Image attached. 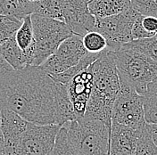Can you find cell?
Wrapping results in <instances>:
<instances>
[{"label": "cell", "mask_w": 157, "mask_h": 155, "mask_svg": "<svg viewBox=\"0 0 157 155\" xmlns=\"http://www.w3.org/2000/svg\"><path fill=\"white\" fill-rule=\"evenodd\" d=\"M0 99L28 122L56 124L55 81L40 66L13 69L0 76Z\"/></svg>", "instance_id": "6da1fadb"}, {"label": "cell", "mask_w": 157, "mask_h": 155, "mask_svg": "<svg viewBox=\"0 0 157 155\" xmlns=\"http://www.w3.org/2000/svg\"><path fill=\"white\" fill-rule=\"evenodd\" d=\"M63 126L78 155H110L111 125L99 119L82 118Z\"/></svg>", "instance_id": "7a4b0ae2"}, {"label": "cell", "mask_w": 157, "mask_h": 155, "mask_svg": "<svg viewBox=\"0 0 157 155\" xmlns=\"http://www.w3.org/2000/svg\"><path fill=\"white\" fill-rule=\"evenodd\" d=\"M120 81L126 82L143 95L147 84L157 77V62L143 53L121 47L113 51Z\"/></svg>", "instance_id": "3957f363"}, {"label": "cell", "mask_w": 157, "mask_h": 155, "mask_svg": "<svg viewBox=\"0 0 157 155\" xmlns=\"http://www.w3.org/2000/svg\"><path fill=\"white\" fill-rule=\"evenodd\" d=\"M33 27V59L31 66H40L55 53L58 46L73 32L64 21L31 13Z\"/></svg>", "instance_id": "277c9868"}, {"label": "cell", "mask_w": 157, "mask_h": 155, "mask_svg": "<svg viewBox=\"0 0 157 155\" xmlns=\"http://www.w3.org/2000/svg\"><path fill=\"white\" fill-rule=\"evenodd\" d=\"M121 87L112 110V121L141 129L147 125L144 115L143 96L126 82L120 81Z\"/></svg>", "instance_id": "5b68a950"}, {"label": "cell", "mask_w": 157, "mask_h": 155, "mask_svg": "<svg viewBox=\"0 0 157 155\" xmlns=\"http://www.w3.org/2000/svg\"><path fill=\"white\" fill-rule=\"evenodd\" d=\"M132 6L125 12L105 18H96L94 30L100 32L106 39L107 49L117 51L131 41V30L138 16Z\"/></svg>", "instance_id": "8992f818"}, {"label": "cell", "mask_w": 157, "mask_h": 155, "mask_svg": "<svg viewBox=\"0 0 157 155\" xmlns=\"http://www.w3.org/2000/svg\"><path fill=\"white\" fill-rule=\"evenodd\" d=\"M61 126L28 122L15 150V155H49Z\"/></svg>", "instance_id": "52a82bcc"}, {"label": "cell", "mask_w": 157, "mask_h": 155, "mask_svg": "<svg viewBox=\"0 0 157 155\" xmlns=\"http://www.w3.org/2000/svg\"><path fill=\"white\" fill-rule=\"evenodd\" d=\"M88 53L83 46L82 37L73 34L59 45L55 53L40 65V68L48 75L58 74L76 65Z\"/></svg>", "instance_id": "ba28073f"}, {"label": "cell", "mask_w": 157, "mask_h": 155, "mask_svg": "<svg viewBox=\"0 0 157 155\" xmlns=\"http://www.w3.org/2000/svg\"><path fill=\"white\" fill-rule=\"evenodd\" d=\"M63 21L73 34L83 37L87 32L94 30L96 17L92 15L88 3L83 0H63Z\"/></svg>", "instance_id": "9c48e42d"}, {"label": "cell", "mask_w": 157, "mask_h": 155, "mask_svg": "<svg viewBox=\"0 0 157 155\" xmlns=\"http://www.w3.org/2000/svg\"><path fill=\"white\" fill-rule=\"evenodd\" d=\"M27 124V120L3 103L1 108V127L4 136V150L2 155H15L17 145Z\"/></svg>", "instance_id": "30bf717a"}, {"label": "cell", "mask_w": 157, "mask_h": 155, "mask_svg": "<svg viewBox=\"0 0 157 155\" xmlns=\"http://www.w3.org/2000/svg\"><path fill=\"white\" fill-rule=\"evenodd\" d=\"M66 87L76 118L82 119L93 87V75L89 66L72 78Z\"/></svg>", "instance_id": "8fae6325"}, {"label": "cell", "mask_w": 157, "mask_h": 155, "mask_svg": "<svg viewBox=\"0 0 157 155\" xmlns=\"http://www.w3.org/2000/svg\"><path fill=\"white\" fill-rule=\"evenodd\" d=\"M139 132L140 129H133L112 121L110 155H134Z\"/></svg>", "instance_id": "7c38bea8"}, {"label": "cell", "mask_w": 157, "mask_h": 155, "mask_svg": "<svg viewBox=\"0 0 157 155\" xmlns=\"http://www.w3.org/2000/svg\"><path fill=\"white\" fill-rule=\"evenodd\" d=\"M55 113L56 124L63 126L66 122L77 119L65 84L55 81Z\"/></svg>", "instance_id": "4fadbf2b"}, {"label": "cell", "mask_w": 157, "mask_h": 155, "mask_svg": "<svg viewBox=\"0 0 157 155\" xmlns=\"http://www.w3.org/2000/svg\"><path fill=\"white\" fill-rule=\"evenodd\" d=\"M88 7L96 18H105L127 11L131 7V3L130 0H91Z\"/></svg>", "instance_id": "5bb4252c"}, {"label": "cell", "mask_w": 157, "mask_h": 155, "mask_svg": "<svg viewBox=\"0 0 157 155\" xmlns=\"http://www.w3.org/2000/svg\"><path fill=\"white\" fill-rule=\"evenodd\" d=\"M15 40L20 47V48L23 51L25 61L27 66H31L32 59H33V27L30 14L26 15L22 21L20 28L17 29L15 35Z\"/></svg>", "instance_id": "9a60e30c"}, {"label": "cell", "mask_w": 157, "mask_h": 155, "mask_svg": "<svg viewBox=\"0 0 157 155\" xmlns=\"http://www.w3.org/2000/svg\"><path fill=\"white\" fill-rule=\"evenodd\" d=\"M0 52L6 62L13 70H21L27 66L23 51L20 48L14 36L0 43Z\"/></svg>", "instance_id": "2e32d148"}, {"label": "cell", "mask_w": 157, "mask_h": 155, "mask_svg": "<svg viewBox=\"0 0 157 155\" xmlns=\"http://www.w3.org/2000/svg\"><path fill=\"white\" fill-rule=\"evenodd\" d=\"M142 96L146 122L157 124V77L147 84Z\"/></svg>", "instance_id": "e0dca14e"}, {"label": "cell", "mask_w": 157, "mask_h": 155, "mask_svg": "<svg viewBox=\"0 0 157 155\" xmlns=\"http://www.w3.org/2000/svg\"><path fill=\"white\" fill-rule=\"evenodd\" d=\"M157 33V17L138 14L131 30V40L151 38Z\"/></svg>", "instance_id": "ac0fdd59"}, {"label": "cell", "mask_w": 157, "mask_h": 155, "mask_svg": "<svg viewBox=\"0 0 157 155\" xmlns=\"http://www.w3.org/2000/svg\"><path fill=\"white\" fill-rule=\"evenodd\" d=\"M99 55H100V53H88V55L81 59L76 65L69 68L68 70H64L63 72H61L58 74L49 75V76L54 81L60 82V83L66 85L75 75L81 72L82 70H86L93 62H95L98 58Z\"/></svg>", "instance_id": "d6986e66"}, {"label": "cell", "mask_w": 157, "mask_h": 155, "mask_svg": "<svg viewBox=\"0 0 157 155\" xmlns=\"http://www.w3.org/2000/svg\"><path fill=\"white\" fill-rule=\"evenodd\" d=\"M63 0H40L35 13L63 21Z\"/></svg>", "instance_id": "ffe728a7"}, {"label": "cell", "mask_w": 157, "mask_h": 155, "mask_svg": "<svg viewBox=\"0 0 157 155\" xmlns=\"http://www.w3.org/2000/svg\"><path fill=\"white\" fill-rule=\"evenodd\" d=\"M122 47L143 53L157 62V33L148 39L131 40Z\"/></svg>", "instance_id": "44dd1931"}, {"label": "cell", "mask_w": 157, "mask_h": 155, "mask_svg": "<svg viewBox=\"0 0 157 155\" xmlns=\"http://www.w3.org/2000/svg\"><path fill=\"white\" fill-rule=\"evenodd\" d=\"M134 155H157V146L152 140L147 123L140 129Z\"/></svg>", "instance_id": "7402d4cb"}, {"label": "cell", "mask_w": 157, "mask_h": 155, "mask_svg": "<svg viewBox=\"0 0 157 155\" xmlns=\"http://www.w3.org/2000/svg\"><path fill=\"white\" fill-rule=\"evenodd\" d=\"M49 155H78L69 140L67 130L64 126L60 127Z\"/></svg>", "instance_id": "603a6c76"}, {"label": "cell", "mask_w": 157, "mask_h": 155, "mask_svg": "<svg viewBox=\"0 0 157 155\" xmlns=\"http://www.w3.org/2000/svg\"><path fill=\"white\" fill-rule=\"evenodd\" d=\"M82 43L88 53H101L107 48L105 38L96 30L87 32L82 37Z\"/></svg>", "instance_id": "cb8c5ba5"}, {"label": "cell", "mask_w": 157, "mask_h": 155, "mask_svg": "<svg viewBox=\"0 0 157 155\" xmlns=\"http://www.w3.org/2000/svg\"><path fill=\"white\" fill-rule=\"evenodd\" d=\"M21 21L13 16L0 14V43L14 36Z\"/></svg>", "instance_id": "d4e9b609"}, {"label": "cell", "mask_w": 157, "mask_h": 155, "mask_svg": "<svg viewBox=\"0 0 157 155\" xmlns=\"http://www.w3.org/2000/svg\"><path fill=\"white\" fill-rule=\"evenodd\" d=\"M0 14L13 16L21 21L25 17L19 0H0Z\"/></svg>", "instance_id": "484cf974"}, {"label": "cell", "mask_w": 157, "mask_h": 155, "mask_svg": "<svg viewBox=\"0 0 157 155\" xmlns=\"http://www.w3.org/2000/svg\"><path fill=\"white\" fill-rule=\"evenodd\" d=\"M130 3L140 14L157 17V0H130Z\"/></svg>", "instance_id": "4316f807"}, {"label": "cell", "mask_w": 157, "mask_h": 155, "mask_svg": "<svg viewBox=\"0 0 157 155\" xmlns=\"http://www.w3.org/2000/svg\"><path fill=\"white\" fill-rule=\"evenodd\" d=\"M11 70H13V68L6 62V60L2 56L0 52V76H2L3 74H5L6 72L9 71Z\"/></svg>", "instance_id": "83f0119b"}, {"label": "cell", "mask_w": 157, "mask_h": 155, "mask_svg": "<svg viewBox=\"0 0 157 155\" xmlns=\"http://www.w3.org/2000/svg\"><path fill=\"white\" fill-rule=\"evenodd\" d=\"M148 124V123H147ZM148 128L153 142L157 146V124H148Z\"/></svg>", "instance_id": "f1b7e54d"}, {"label": "cell", "mask_w": 157, "mask_h": 155, "mask_svg": "<svg viewBox=\"0 0 157 155\" xmlns=\"http://www.w3.org/2000/svg\"><path fill=\"white\" fill-rule=\"evenodd\" d=\"M3 102L0 99V155L3 154V150H4V136L2 132V127H1V108H2Z\"/></svg>", "instance_id": "f546056e"}, {"label": "cell", "mask_w": 157, "mask_h": 155, "mask_svg": "<svg viewBox=\"0 0 157 155\" xmlns=\"http://www.w3.org/2000/svg\"><path fill=\"white\" fill-rule=\"evenodd\" d=\"M83 1H85L86 3H88V2H89V1H91V0H83Z\"/></svg>", "instance_id": "4dcf8cb0"}]
</instances>
